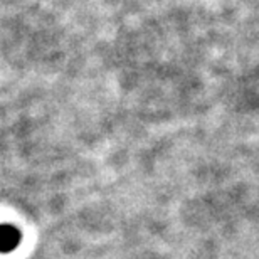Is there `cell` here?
Masks as SVG:
<instances>
[{"label":"cell","mask_w":259,"mask_h":259,"mask_svg":"<svg viewBox=\"0 0 259 259\" xmlns=\"http://www.w3.org/2000/svg\"><path fill=\"white\" fill-rule=\"evenodd\" d=\"M22 234L17 227L10 224H0V252H10L20 244Z\"/></svg>","instance_id":"1"}]
</instances>
